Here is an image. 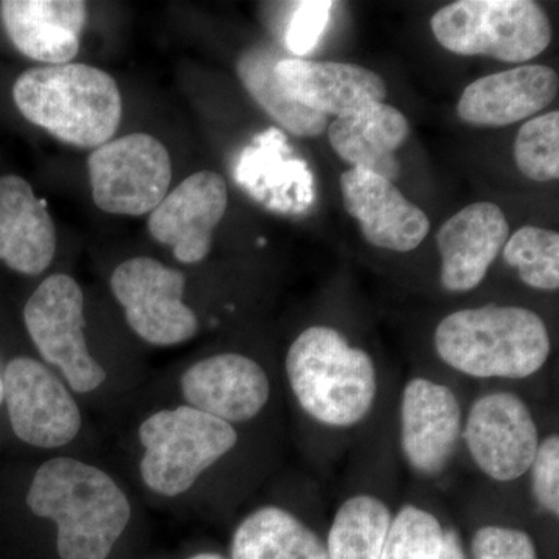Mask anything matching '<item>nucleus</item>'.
Here are the masks:
<instances>
[{"label": "nucleus", "mask_w": 559, "mask_h": 559, "mask_svg": "<svg viewBox=\"0 0 559 559\" xmlns=\"http://www.w3.org/2000/svg\"><path fill=\"white\" fill-rule=\"evenodd\" d=\"M35 516L57 525L61 559H108L131 520L123 489L105 471L72 457L39 466L27 492Z\"/></svg>", "instance_id": "obj_1"}, {"label": "nucleus", "mask_w": 559, "mask_h": 559, "mask_svg": "<svg viewBox=\"0 0 559 559\" xmlns=\"http://www.w3.org/2000/svg\"><path fill=\"white\" fill-rule=\"evenodd\" d=\"M437 355L471 378L525 380L551 352L549 330L535 311L485 305L447 316L433 334Z\"/></svg>", "instance_id": "obj_2"}, {"label": "nucleus", "mask_w": 559, "mask_h": 559, "mask_svg": "<svg viewBox=\"0 0 559 559\" xmlns=\"http://www.w3.org/2000/svg\"><path fill=\"white\" fill-rule=\"evenodd\" d=\"M286 374L305 414L330 428L358 425L377 400L373 359L331 326L301 331L286 355Z\"/></svg>", "instance_id": "obj_3"}, {"label": "nucleus", "mask_w": 559, "mask_h": 559, "mask_svg": "<svg viewBox=\"0 0 559 559\" xmlns=\"http://www.w3.org/2000/svg\"><path fill=\"white\" fill-rule=\"evenodd\" d=\"M22 116L61 142L97 148L119 130L123 103L116 80L87 64L43 66L13 86Z\"/></svg>", "instance_id": "obj_4"}, {"label": "nucleus", "mask_w": 559, "mask_h": 559, "mask_svg": "<svg viewBox=\"0 0 559 559\" xmlns=\"http://www.w3.org/2000/svg\"><path fill=\"white\" fill-rule=\"evenodd\" d=\"M139 440L145 450L140 460L143 484L164 498H178L237 447L238 433L229 423L178 406L143 419Z\"/></svg>", "instance_id": "obj_5"}, {"label": "nucleus", "mask_w": 559, "mask_h": 559, "mask_svg": "<svg viewBox=\"0 0 559 559\" xmlns=\"http://www.w3.org/2000/svg\"><path fill=\"white\" fill-rule=\"evenodd\" d=\"M441 47L463 57L525 62L551 43L546 11L532 0H459L433 14Z\"/></svg>", "instance_id": "obj_6"}, {"label": "nucleus", "mask_w": 559, "mask_h": 559, "mask_svg": "<svg viewBox=\"0 0 559 559\" xmlns=\"http://www.w3.org/2000/svg\"><path fill=\"white\" fill-rule=\"evenodd\" d=\"M24 322L39 355L61 371L70 390L102 388L106 371L87 348L84 296L75 278L55 274L44 280L25 304Z\"/></svg>", "instance_id": "obj_7"}, {"label": "nucleus", "mask_w": 559, "mask_h": 559, "mask_svg": "<svg viewBox=\"0 0 559 559\" xmlns=\"http://www.w3.org/2000/svg\"><path fill=\"white\" fill-rule=\"evenodd\" d=\"M87 168L95 205L112 215H146L170 189V154L160 140L146 132H132L97 146Z\"/></svg>", "instance_id": "obj_8"}, {"label": "nucleus", "mask_w": 559, "mask_h": 559, "mask_svg": "<svg viewBox=\"0 0 559 559\" xmlns=\"http://www.w3.org/2000/svg\"><path fill=\"white\" fill-rule=\"evenodd\" d=\"M110 289L132 331L159 347L183 344L200 330L197 314L183 301L186 277L150 257L123 261L110 275Z\"/></svg>", "instance_id": "obj_9"}, {"label": "nucleus", "mask_w": 559, "mask_h": 559, "mask_svg": "<svg viewBox=\"0 0 559 559\" xmlns=\"http://www.w3.org/2000/svg\"><path fill=\"white\" fill-rule=\"evenodd\" d=\"M3 401L14 436L39 450L75 439L81 412L70 389L39 360L14 358L3 371Z\"/></svg>", "instance_id": "obj_10"}, {"label": "nucleus", "mask_w": 559, "mask_h": 559, "mask_svg": "<svg viewBox=\"0 0 559 559\" xmlns=\"http://www.w3.org/2000/svg\"><path fill=\"white\" fill-rule=\"evenodd\" d=\"M462 436L477 468L502 484L528 473L540 441L532 411L511 392H491L474 401Z\"/></svg>", "instance_id": "obj_11"}, {"label": "nucleus", "mask_w": 559, "mask_h": 559, "mask_svg": "<svg viewBox=\"0 0 559 559\" xmlns=\"http://www.w3.org/2000/svg\"><path fill=\"white\" fill-rule=\"evenodd\" d=\"M227 204L229 193L223 176L194 173L150 213L151 237L170 246L180 263H200L212 249L213 230L226 215Z\"/></svg>", "instance_id": "obj_12"}, {"label": "nucleus", "mask_w": 559, "mask_h": 559, "mask_svg": "<svg viewBox=\"0 0 559 559\" xmlns=\"http://www.w3.org/2000/svg\"><path fill=\"white\" fill-rule=\"evenodd\" d=\"M463 430L457 395L426 378L407 382L401 396V450L412 469L437 476L454 457Z\"/></svg>", "instance_id": "obj_13"}, {"label": "nucleus", "mask_w": 559, "mask_h": 559, "mask_svg": "<svg viewBox=\"0 0 559 559\" xmlns=\"http://www.w3.org/2000/svg\"><path fill=\"white\" fill-rule=\"evenodd\" d=\"M180 390L190 407L234 426L250 421L266 407L271 381L257 360L223 353L183 371Z\"/></svg>", "instance_id": "obj_14"}, {"label": "nucleus", "mask_w": 559, "mask_h": 559, "mask_svg": "<svg viewBox=\"0 0 559 559\" xmlns=\"http://www.w3.org/2000/svg\"><path fill=\"white\" fill-rule=\"evenodd\" d=\"M342 201L374 248L411 252L430 230L428 215L407 200L395 183L360 168L341 176Z\"/></svg>", "instance_id": "obj_15"}, {"label": "nucleus", "mask_w": 559, "mask_h": 559, "mask_svg": "<svg viewBox=\"0 0 559 559\" xmlns=\"http://www.w3.org/2000/svg\"><path fill=\"white\" fill-rule=\"evenodd\" d=\"M275 73L290 98L325 117L349 116L388 97L382 76L358 64L280 57Z\"/></svg>", "instance_id": "obj_16"}, {"label": "nucleus", "mask_w": 559, "mask_h": 559, "mask_svg": "<svg viewBox=\"0 0 559 559\" xmlns=\"http://www.w3.org/2000/svg\"><path fill=\"white\" fill-rule=\"evenodd\" d=\"M509 235V221L492 202H474L455 213L437 231L441 286L448 293L476 289Z\"/></svg>", "instance_id": "obj_17"}, {"label": "nucleus", "mask_w": 559, "mask_h": 559, "mask_svg": "<svg viewBox=\"0 0 559 559\" xmlns=\"http://www.w3.org/2000/svg\"><path fill=\"white\" fill-rule=\"evenodd\" d=\"M558 73L549 66H521L473 81L460 97V119L473 127H509L557 98Z\"/></svg>", "instance_id": "obj_18"}, {"label": "nucleus", "mask_w": 559, "mask_h": 559, "mask_svg": "<svg viewBox=\"0 0 559 559\" xmlns=\"http://www.w3.org/2000/svg\"><path fill=\"white\" fill-rule=\"evenodd\" d=\"M0 20L24 57L47 66L69 64L80 51L87 5L81 0H3Z\"/></svg>", "instance_id": "obj_19"}, {"label": "nucleus", "mask_w": 559, "mask_h": 559, "mask_svg": "<svg viewBox=\"0 0 559 559\" xmlns=\"http://www.w3.org/2000/svg\"><path fill=\"white\" fill-rule=\"evenodd\" d=\"M57 252L49 210L20 176L0 178V261L25 275L43 274Z\"/></svg>", "instance_id": "obj_20"}, {"label": "nucleus", "mask_w": 559, "mask_h": 559, "mask_svg": "<svg viewBox=\"0 0 559 559\" xmlns=\"http://www.w3.org/2000/svg\"><path fill=\"white\" fill-rule=\"evenodd\" d=\"M326 130L331 148L352 168L374 173L390 182L399 179L401 167L395 151L411 132L409 121L401 110L373 103L358 112L337 117Z\"/></svg>", "instance_id": "obj_21"}, {"label": "nucleus", "mask_w": 559, "mask_h": 559, "mask_svg": "<svg viewBox=\"0 0 559 559\" xmlns=\"http://www.w3.org/2000/svg\"><path fill=\"white\" fill-rule=\"evenodd\" d=\"M230 559H329L325 543L299 518L280 507H261L241 521Z\"/></svg>", "instance_id": "obj_22"}, {"label": "nucleus", "mask_w": 559, "mask_h": 559, "mask_svg": "<svg viewBox=\"0 0 559 559\" xmlns=\"http://www.w3.org/2000/svg\"><path fill=\"white\" fill-rule=\"evenodd\" d=\"M280 57L277 51L264 46L242 51L237 61L242 86L283 130L297 138H316L329 128V117L305 108L286 94L275 73Z\"/></svg>", "instance_id": "obj_23"}, {"label": "nucleus", "mask_w": 559, "mask_h": 559, "mask_svg": "<svg viewBox=\"0 0 559 559\" xmlns=\"http://www.w3.org/2000/svg\"><path fill=\"white\" fill-rule=\"evenodd\" d=\"M392 520L388 503L374 496L345 500L326 539L329 559H381Z\"/></svg>", "instance_id": "obj_24"}, {"label": "nucleus", "mask_w": 559, "mask_h": 559, "mask_svg": "<svg viewBox=\"0 0 559 559\" xmlns=\"http://www.w3.org/2000/svg\"><path fill=\"white\" fill-rule=\"evenodd\" d=\"M503 260L530 288H559V234L540 227H521L503 246Z\"/></svg>", "instance_id": "obj_25"}, {"label": "nucleus", "mask_w": 559, "mask_h": 559, "mask_svg": "<svg viewBox=\"0 0 559 559\" xmlns=\"http://www.w3.org/2000/svg\"><path fill=\"white\" fill-rule=\"evenodd\" d=\"M514 160L525 178L536 182L558 180V110L525 121L514 140Z\"/></svg>", "instance_id": "obj_26"}, {"label": "nucleus", "mask_w": 559, "mask_h": 559, "mask_svg": "<svg viewBox=\"0 0 559 559\" xmlns=\"http://www.w3.org/2000/svg\"><path fill=\"white\" fill-rule=\"evenodd\" d=\"M444 530L429 511L403 507L390 525L381 559H439Z\"/></svg>", "instance_id": "obj_27"}, {"label": "nucleus", "mask_w": 559, "mask_h": 559, "mask_svg": "<svg viewBox=\"0 0 559 559\" xmlns=\"http://www.w3.org/2000/svg\"><path fill=\"white\" fill-rule=\"evenodd\" d=\"M473 559H538L535 540L520 528L485 525L471 540Z\"/></svg>", "instance_id": "obj_28"}, {"label": "nucleus", "mask_w": 559, "mask_h": 559, "mask_svg": "<svg viewBox=\"0 0 559 559\" xmlns=\"http://www.w3.org/2000/svg\"><path fill=\"white\" fill-rule=\"evenodd\" d=\"M333 2H297L286 25L285 44L294 58L305 57L314 49L330 22Z\"/></svg>", "instance_id": "obj_29"}, {"label": "nucleus", "mask_w": 559, "mask_h": 559, "mask_svg": "<svg viewBox=\"0 0 559 559\" xmlns=\"http://www.w3.org/2000/svg\"><path fill=\"white\" fill-rule=\"evenodd\" d=\"M532 489L536 503L550 513L551 516H559V437L551 433L539 441L538 451L533 459L532 466Z\"/></svg>", "instance_id": "obj_30"}, {"label": "nucleus", "mask_w": 559, "mask_h": 559, "mask_svg": "<svg viewBox=\"0 0 559 559\" xmlns=\"http://www.w3.org/2000/svg\"><path fill=\"white\" fill-rule=\"evenodd\" d=\"M439 559H468L462 539L454 530H444Z\"/></svg>", "instance_id": "obj_31"}, {"label": "nucleus", "mask_w": 559, "mask_h": 559, "mask_svg": "<svg viewBox=\"0 0 559 559\" xmlns=\"http://www.w3.org/2000/svg\"><path fill=\"white\" fill-rule=\"evenodd\" d=\"M189 559H226V558L221 557V555H218V554H212V551H204V554L194 555V557H191Z\"/></svg>", "instance_id": "obj_32"}, {"label": "nucleus", "mask_w": 559, "mask_h": 559, "mask_svg": "<svg viewBox=\"0 0 559 559\" xmlns=\"http://www.w3.org/2000/svg\"><path fill=\"white\" fill-rule=\"evenodd\" d=\"M3 403V381H2V374H0V404Z\"/></svg>", "instance_id": "obj_33"}]
</instances>
